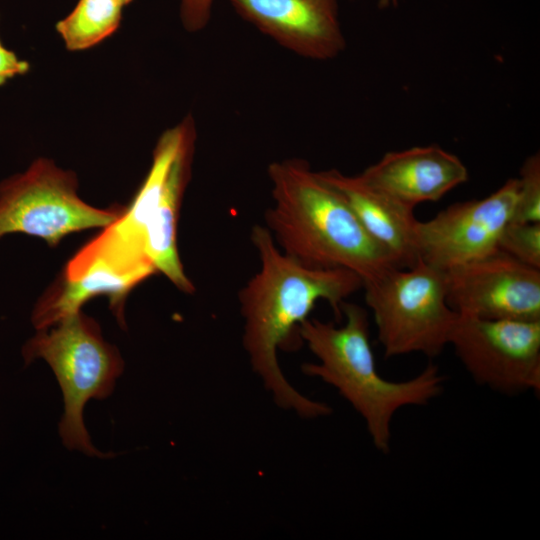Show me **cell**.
Returning a JSON list of instances; mask_svg holds the SVG:
<instances>
[{
  "label": "cell",
  "mask_w": 540,
  "mask_h": 540,
  "mask_svg": "<svg viewBox=\"0 0 540 540\" xmlns=\"http://www.w3.org/2000/svg\"><path fill=\"white\" fill-rule=\"evenodd\" d=\"M123 7L117 0H79L56 30L69 51L86 50L118 29Z\"/></svg>",
  "instance_id": "9a60e30c"
},
{
  "label": "cell",
  "mask_w": 540,
  "mask_h": 540,
  "mask_svg": "<svg viewBox=\"0 0 540 540\" xmlns=\"http://www.w3.org/2000/svg\"><path fill=\"white\" fill-rule=\"evenodd\" d=\"M251 241L260 267L239 292L242 342L251 367L279 408L305 419L329 416L328 404L305 396L287 380L278 350L294 332L298 334L299 325L319 300L329 303L339 321L342 304L363 288V280L346 268L298 261L278 247L266 227L254 226Z\"/></svg>",
  "instance_id": "6da1fadb"
},
{
  "label": "cell",
  "mask_w": 540,
  "mask_h": 540,
  "mask_svg": "<svg viewBox=\"0 0 540 540\" xmlns=\"http://www.w3.org/2000/svg\"><path fill=\"white\" fill-rule=\"evenodd\" d=\"M517 194L518 178H511L485 198L454 203L428 221H417V260L446 271L498 251Z\"/></svg>",
  "instance_id": "ba28073f"
},
{
  "label": "cell",
  "mask_w": 540,
  "mask_h": 540,
  "mask_svg": "<svg viewBox=\"0 0 540 540\" xmlns=\"http://www.w3.org/2000/svg\"><path fill=\"white\" fill-rule=\"evenodd\" d=\"M140 282L102 264H94L73 277L59 275L37 301L32 322L37 330L47 329L78 312L91 298L105 295L119 325L126 329L124 306L128 294Z\"/></svg>",
  "instance_id": "5bb4252c"
},
{
  "label": "cell",
  "mask_w": 540,
  "mask_h": 540,
  "mask_svg": "<svg viewBox=\"0 0 540 540\" xmlns=\"http://www.w3.org/2000/svg\"><path fill=\"white\" fill-rule=\"evenodd\" d=\"M77 190L74 172L38 158L25 172L0 183V239L24 233L56 247L71 233L109 226L125 211L122 205H89Z\"/></svg>",
  "instance_id": "8992f818"
},
{
  "label": "cell",
  "mask_w": 540,
  "mask_h": 540,
  "mask_svg": "<svg viewBox=\"0 0 540 540\" xmlns=\"http://www.w3.org/2000/svg\"><path fill=\"white\" fill-rule=\"evenodd\" d=\"M267 172L273 204L266 228L284 253L310 266L349 269L363 284L399 268L307 161L272 162Z\"/></svg>",
  "instance_id": "7a4b0ae2"
},
{
  "label": "cell",
  "mask_w": 540,
  "mask_h": 540,
  "mask_svg": "<svg viewBox=\"0 0 540 540\" xmlns=\"http://www.w3.org/2000/svg\"><path fill=\"white\" fill-rule=\"evenodd\" d=\"M117 1L120 2L123 6H126L134 0H117Z\"/></svg>",
  "instance_id": "44dd1931"
},
{
  "label": "cell",
  "mask_w": 540,
  "mask_h": 540,
  "mask_svg": "<svg viewBox=\"0 0 540 540\" xmlns=\"http://www.w3.org/2000/svg\"><path fill=\"white\" fill-rule=\"evenodd\" d=\"M386 357L439 355L458 318L446 298L445 272L417 260L363 284Z\"/></svg>",
  "instance_id": "5b68a950"
},
{
  "label": "cell",
  "mask_w": 540,
  "mask_h": 540,
  "mask_svg": "<svg viewBox=\"0 0 540 540\" xmlns=\"http://www.w3.org/2000/svg\"><path fill=\"white\" fill-rule=\"evenodd\" d=\"M448 345L477 384L507 395L540 392V321L458 314Z\"/></svg>",
  "instance_id": "52a82bcc"
},
{
  "label": "cell",
  "mask_w": 540,
  "mask_h": 540,
  "mask_svg": "<svg viewBox=\"0 0 540 540\" xmlns=\"http://www.w3.org/2000/svg\"><path fill=\"white\" fill-rule=\"evenodd\" d=\"M498 250L540 269V222L509 221L499 237Z\"/></svg>",
  "instance_id": "2e32d148"
},
{
  "label": "cell",
  "mask_w": 540,
  "mask_h": 540,
  "mask_svg": "<svg viewBox=\"0 0 540 540\" xmlns=\"http://www.w3.org/2000/svg\"><path fill=\"white\" fill-rule=\"evenodd\" d=\"M397 0H379L378 5L380 8H386L390 5H395Z\"/></svg>",
  "instance_id": "ffe728a7"
},
{
  "label": "cell",
  "mask_w": 540,
  "mask_h": 540,
  "mask_svg": "<svg viewBox=\"0 0 540 540\" xmlns=\"http://www.w3.org/2000/svg\"><path fill=\"white\" fill-rule=\"evenodd\" d=\"M180 19L185 30L198 32L209 23L214 0H179Z\"/></svg>",
  "instance_id": "ac0fdd59"
},
{
  "label": "cell",
  "mask_w": 540,
  "mask_h": 540,
  "mask_svg": "<svg viewBox=\"0 0 540 540\" xmlns=\"http://www.w3.org/2000/svg\"><path fill=\"white\" fill-rule=\"evenodd\" d=\"M1 47H3V46L1 45V41H0V48H1Z\"/></svg>",
  "instance_id": "7402d4cb"
},
{
  "label": "cell",
  "mask_w": 540,
  "mask_h": 540,
  "mask_svg": "<svg viewBox=\"0 0 540 540\" xmlns=\"http://www.w3.org/2000/svg\"><path fill=\"white\" fill-rule=\"evenodd\" d=\"M361 177L374 188L414 210L440 200L468 180V170L454 154L437 145L385 153Z\"/></svg>",
  "instance_id": "8fae6325"
},
{
  "label": "cell",
  "mask_w": 540,
  "mask_h": 540,
  "mask_svg": "<svg viewBox=\"0 0 540 540\" xmlns=\"http://www.w3.org/2000/svg\"><path fill=\"white\" fill-rule=\"evenodd\" d=\"M228 1L243 20L300 57L327 61L346 47L338 0Z\"/></svg>",
  "instance_id": "30bf717a"
},
{
  "label": "cell",
  "mask_w": 540,
  "mask_h": 540,
  "mask_svg": "<svg viewBox=\"0 0 540 540\" xmlns=\"http://www.w3.org/2000/svg\"><path fill=\"white\" fill-rule=\"evenodd\" d=\"M349 205L367 233L392 257L399 268L416 264L414 210L367 183L361 175L337 169L319 171Z\"/></svg>",
  "instance_id": "4fadbf2b"
},
{
  "label": "cell",
  "mask_w": 540,
  "mask_h": 540,
  "mask_svg": "<svg viewBox=\"0 0 540 540\" xmlns=\"http://www.w3.org/2000/svg\"><path fill=\"white\" fill-rule=\"evenodd\" d=\"M23 356L26 363L45 360L56 376L64 400L59 422L64 446L91 457L114 456L92 444L83 416L89 400H103L113 393L124 371L118 348L104 339L97 321L80 310L38 330L23 347Z\"/></svg>",
  "instance_id": "277c9868"
},
{
  "label": "cell",
  "mask_w": 540,
  "mask_h": 540,
  "mask_svg": "<svg viewBox=\"0 0 540 540\" xmlns=\"http://www.w3.org/2000/svg\"><path fill=\"white\" fill-rule=\"evenodd\" d=\"M444 272L447 302L459 315L540 321V269L498 250Z\"/></svg>",
  "instance_id": "9c48e42d"
},
{
  "label": "cell",
  "mask_w": 540,
  "mask_h": 540,
  "mask_svg": "<svg viewBox=\"0 0 540 540\" xmlns=\"http://www.w3.org/2000/svg\"><path fill=\"white\" fill-rule=\"evenodd\" d=\"M341 312L345 317L342 326L309 318L299 325L300 339L317 358V362L303 364L301 370L334 387L362 417L375 448L387 453L395 414L439 396L445 378L433 364L408 380L384 378L371 348L367 311L345 301Z\"/></svg>",
  "instance_id": "3957f363"
},
{
  "label": "cell",
  "mask_w": 540,
  "mask_h": 540,
  "mask_svg": "<svg viewBox=\"0 0 540 540\" xmlns=\"http://www.w3.org/2000/svg\"><path fill=\"white\" fill-rule=\"evenodd\" d=\"M28 70V62L19 59L13 51L0 48V85L16 75L25 74Z\"/></svg>",
  "instance_id": "d6986e66"
},
{
  "label": "cell",
  "mask_w": 540,
  "mask_h": 540,
  "mask_svg": "<svg viewBox=\"0 0 540 540\" xmlns=\"http://www.w3.org/2000/svg\"><path fill=\"white\" fill-rule=\"evenodd\" d=\"M510 221L540 222V155L528 156L520 168L518 194Z\"/></svg>",
  "instance_id": "e0dca14e"
},
{
  "label": "cell",
  "mask_w": 540,
  "mask_h": 540,
  "mask_svg": "<svg viewBox=\"0 0 540 540\" xmlns=\"http://www.w3.org/2000/svg\"><path fill=\"white\" fill-rule=\"evenodd\" d=\"M197 140L191 114L184 117V130L173 155L146 236V254L156 272L162 273L180 291L192 294L194 284L185 274L177 249V226L182 200L189 184Z\"/></svg>",
  "instance_id": "7c38bea8"
}]
</instances>
